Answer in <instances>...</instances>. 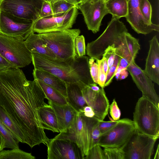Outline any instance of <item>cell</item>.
Wrapping results in <instances>:
<instances>
[{"label": "cell", "instance_id": "1", "mask_svg": "<svg viewBox=\"0 0 159 159\" xmlns=\"http://www.w3.org/2000/svg\"><path fill=\"white\" fill-rule=\"evenodd\" d=\"M47 97L35 80H28L20 68L0 72V106L20 128L26 144L31 148L49 140L38 109L47 104Z\"/></svg>", "mask_w": 159, "mask_h": 159}, {"label": "cell", "instance_id": "2", "mask_svg": "<svg viewBox=\"0 0 159 159\" xmlns=\"http://www.w3.org/2000/svg\"><path fill=\"white\" fill-rule=\"evenodd\" d=\"M32 56L34 68L50 72L67 83L80 80L88 85L95 83L90 74L87 56L76 57L73 61H66L36 53H32Z\"/></svg>", "mask_w": 159, "mask_h": 159}, {"label": "cell", "instance_id": "3", "mask_svg": "<svg viewBox=\"0 0 159 159\" xmlns=\"http://www.w3.org/2000/svg\"><path fill=\"white\" fill-rule=\"evenodd\" d=\"M80 33V29H75L38 34L54 54L57 59L69 61L74 60L76 57L75 41Z\"/></svg>", "mask_w": 159, "mask_h": 159}, {"label": "cell", "instance_id": "4", "mask_svg": "<svg viewBox=\"0 0 159 159\" xmlns=\"http://www.w3.org/2000/svg\"><path fill=\"white\" fill-rule=\"evenodd\" d=\"M127 32L125 25L119 19L112 17L103 33L96 40L87 43V54L95 60L100 59L108 47L114 45L116 48L118 47Z\"/></svg>", "mask_w": 159, "mask_h": 159}, {"label": "cell", "instance_id": "5", "mask_svg": "<svg viewBox=\"0 0 159 159\" xmlns=\"http://www.w3.org/2000/svg\"><path fill=\"white\" fill-rule=\"evenodd\" d=\"M136 130L140 133L158 139L159 136V108L146 98L139 99L134 112Z\"/></svg>", "mask_w": 159, "mask_h": 159}, {"label": "cell", "instance_id": "6", "mask_svg": "<svg viewBox=\"0 0 159 159\" xmlns=\"http://www.w3.org/2000/svg\"><path fill=\"white\" fill-rule=\"evenodd\" d=\"M0 54L16 68L25 67L32 62V53L24 41L1 33Z\"/></svg>", "mask_w": 159, "mask_h": 159}, {"label": "cell", "instance_id": "7", "mask_svg": "<svg viewBox=\"0 0 159 159\" xmlns=\"http://www.w3.org/2000/svg\"><path fill=\"white\" fill-rule=\"evenodd\" d=\"M45 0H0V10L16 17L35 21L39 18Z\"/></svg>", "mask_w": 159, "mask_h": 159}, {"label": "cell", "instance_id": "8", "mask_svg": "<svg viewBox=\"0 0 159 159\" xmlns=\"http://www.w3.org/2000/svg\"><path fill=\"white\" fill-rule=\"evenodd\" d=\"M135 130L133 120L119 119L111 129L101 136L98 144L104 148H124Z\"/></svg>", "mask_w": 159, "mask_h": 159}, {"label": "cell", "instance_id": "9", "mask_svg": "<svg viewBox=\"0 0 159 159\" xmlns=\"http://www.w3.org/2000/svg\"><path fill=\"white\" fill-rule=\"evenodd\" d=\"M34 22L0 10V33L8 36L25 41L33 32Z\"/></svg>", "mask_w": 159, "mask_h": 159}, {"label": "cell", "instance_id": "10", "mask_svg": "<svg viewBox=\"0 0 159 159\" xmlns=\"http://www.w3.org/2000/svg\"><path fill=\"white\" fill-rule=\"evenodd\" d=\"M157 139L135 129L123 148L125 159H150Z\"/></svg>", "mask_w": 159, "mask_h": 159}, {"label": "cell", "instance_id": "11", "mask_svg": "<svg viewBox=\"0 0 159 159\" xmlns=\"http://www.w3.org/2000/svg\"><path fill=\"white\" fill-rule=\"evenodd\" d=\"M78 9L77 7H75L61 16L49 18H38L34 23L33 32L40 34L70 29L79 13Z\"/></svg>", "mask_w": 159, "mask_h": 159}, {"label": "cell", "instance_id": "12", "mask_svg": "<svg viewBox=\"0 0 159 159\" xmlns=\"http://www.w3.org/2000/svg\"><path fill=\"white\" fill-rule=\"evenodd\" d=\"M77 7L82 12L88 29L94 34L99 31L102 19L109 13L104 0H87Z\"/></svg>", "mask_w": 159, "mask_h": 159}, {"label": "cell", "instance_id": "13", "mask_svg": "<svg viewBox=\"0 0 159 159\" xmlns=\"http://www.w3.org/2000/svg\"><path fill=\"white\" fill-rule=\"evenodd\" d=\"M48 159H83L81 152L74 142L53 138L47 145Z\"/></svg>", "mask_w": 159, "mask_h": 159}, {"label": "cell", "instance_id": "14", "mask_svg": "<svg viewBox=\"0 0 159 159\" xmlns=\"http://www.w3.org/2000/svg\"><path fill=\"white\" fill-rule=\"evenodd\" d=\"M138 89L142 93V96L146 98L159 108V98L151 80L144 70L135 63L131 62L127 68Z\"/></svg>", "mask_w": 159, "mask_h": 159}, {"label": "cell", "instance_id": "15", "mask_svg": "<svg viewBox=\"0 0 159 159\" xmlns=\"http://www.w3.org/2000/svg\"><path fill=\"white\" fill-rule=\"evenodd\" d=\"M87 132L83 113H78L70 126L65 132H60L54 138L65 139L75 142L80 148L84 158L87 155Z\"/></svg>", "mask_w": 159, "mask_h": 159}, {"label": "cell", "instance_id": "16", "mask_svg": "<svg viewBox=\"0 0 159 159\" xmlns=\"http://www.w3.org/2000/svg\"><path fill=\"white\" fill-rule=\"evenodd\" d=\"M141 0H129L128 13L125 17L132 28L138 34L146 35L153 31L159 32V26L150 24L141 12L139 3Z\"/></svg>", "mask_w": 159, "mask_h": 159}, {"label": "cell", "instance_id": "17", "mask_svg": "<svg viewBox=\"0 0 159 159\" xmlns=\"http://www.w3.org/2000/svg\"><path fill=\"white\" fill-rule=\"evenodd\" d=\"M149 49L144 70L152 81L159 85V43L156 35L149 41Z\"/></svg>", "mask_w": 159, "mask_h": 159}, {"label": "cell", "instance_id": "18", "mask_svg": "<svg viewBox=\"0 0 159 159\" xmlns=\"http://www.w3.org/2000/svg\"><path fill=\"white\" fill-rule=\"evenodd\" d=\"M48 103L56 115L60 132L66 131L71 125L78 113L68 104L60 105L50 101H48Z\"/></svg>", "mask_w": 159, "mask_h": 159}, {"label": "cell", "instance_id": "19", "mask_svg": "<svg viewBox=\"0 0 159 159\" xmlns=\"http://www.w3.org/2000/svg\"><path fill=\"white\" fill-rule=\"evenodd\" d=\"M81 82L66 83L67 103L79 113H83L84 107L88 106L82 93Z\"/></svg>", "mask_w": 159, "mask_h": 159}, {"label": "cell", "instance_id": "20", "mask_svg": "<svg viewBox=\"0 0 159 159\" xmlns=\"http://www.w3.org/2000/svg\"><path fill=\"white\" fill-rule=\"evenodd\" d=\"M32 74L34 79L41 81L57 90L66 98L67 84L66 82L52 74L41 69L34 68Z\"/></svg>", "mask_w": 159, "mask_h": 159}, {"label": "cell", "instance_id": "21", "mask_svg": "<svg viewBox=\"0 0 159 159\" xmlns=\"http://www.w3.org/2000/svg\"><path fill=\"white\" fill-rule=\"evenodd\" d=\"M91 107L94 113V117L99 121H102L108 114L109 103L103 88L97 93L88 104Z\"/></svg>", "mask_w": 159, "mask_h": 159}, {"label": "cell", "instance_id": "22", "mask_svg": "<svg viewBox=\"0 0 159 159\" xmlns=\"http://www.w3.org/2000/svg\"><path fill=\"white\" fill-rule=\"evenodd\" d=\"M24 42L26 47L31 53H36L57 59L55 55L38 34L32 32Z\"/></svg>", "mask_w": 159, "mask_h": 159}, {"label": "cell", "instance_id": "23", "mask_svg": "<svg viewBox=\"0 0 159 159\" xmlns=\"http://www.w3.org/2000/svg\"><path fill=\"white\" fill-rule=\"evenodd\" d=\"M38 113L44 129L60 133L56 115L50 105L47 104L39 108Z\"/></svg>", "mask_w": 159, "mask_h": 159}, {"label": "cell", "instance_id": "24", "mask_svg": "<svg viewBox=\"0 0 159 159\" xmlns=\"http://www.w3.org/2000/svg\"><path fill=\"white\" fill-rule=\"evenodd\" d=\"M0 117L14 139L18 143H26L25 136L21 129L0 106Z\"/></svg>", "mask_w": 159, "mask_h": 159}, {"label": "cell", "instance_id": "25", "mask_svg": "<svg viewBox=\"0 0 159 159\" xmlns=\"http://www.w3.org/2000/svg\"><path fill=\"white\" fill-rule=\"evenodd\" d=\"M121 48L122 54L135 60L140 49L139 39L132 36L128 32H127L122 39Z\"/></svg>", "mask_w": 159, "mask_h": 159}, {"label": "cell", "instance_id": "26", "mask_svg": "<svg viewBox=\"0 0 159 159\" xmlns=\"http://www.w3.org/2000/svg\"><path fill=\"white\" fill-rule=\"evenodd\" d=\"M99 121L94 116L89 118L87 120V139L89 150L98 144L101 136L98 126Z\"/></svg>", "mask_w": 159, "mask_h": 159}, {"label": "cell", "instance_id": "27", "mask_svg": "<svg viewBox=\"0 0 159 159\" xmlns=\"http://www.w3.org/2000/svg\"><path fill=\"white\" fill-rule=\"evenodd\" d=\"M105 6L108 12L120 19L125 17L128 13V1L127 0H108L105 2Z\"/></svg>", "mask_w": 159, "mask_h": 159}, {"label": "cell", "instance_id": "28", "mask_svg": "<svg viewBox=\"0 0 159 159\" xmlns=\"http://www.w3.org/2000/svg\"><path fill=\"white\" fill-rule=\"evenodd\" d=\"M35 80L45 93L48 101H50L56 104L60 105L68 104L66 98L57 90L39 80Z\"/></svg>", "mask_w": 159, "mask_h": 159}, {"label": "cell", "instance_id": "29", "mask_svg": "<svg viewBox=\"0 0 159 159\" xmlns=\"http://www.w3.org/2000/svg\"><path fill=\"white\" fill-rule=\"evenodd\" d=\"M31 153L24 151L19 148L0 151V159H35Z\"/></svg>", "mask_w": 159, "mask_h": 159}, {"label": "cell", "instance_id": "30", "mask_svg": "<svg viewBox=\"0 0 159 159\" xmlns=\"http://www.w3.org/2000/svg\"><path fill=\"white\" fill-rule=\"evenodd\" d=\"M0 132L5 141V148L11 149L19 148V143L13 138L11 133L3 124L0 117Z\"/></svg>", "mask_w": 159, "mask_h": 159}, {"label": "cell", "instance_id": "31", "mask_svg": "<svg viewBox=\"0 0 159 159\" xmlns=\"http://www.w3.org/2000/svg\"><path fill=\"white\" fill-rule=\"evenodd\" d=\"M51 5L53 17L62 16L71 8L76 7L65 0L59 1L51 4Z\"/></svg>", "mask_w": 159, "mask_h": 159}, {"label": "cell", "instance_id": "32", "mask_svg": "<svg viewBox=\"0 0 159 159\" xmlns=\"http://www.w3.org/2000/svg\"><path fill=\"white\" fill-rule=\"evenodd\" d=\"M116 48V54L113 65L109 68L105 82L104 87L108 86L111 82L116 69L118 66L122 54L121 49L120 47Z\"/></svg>", "mask_w": 159, "mask_h": 159}, {"label": "cell", "instance_id": "33", "mask_svg": "<svg viewBox=\"0 0 159 159\" xmlns=\"http://www.w3.org/2000/svg\"><path fill=\"white\" fill-rule=\"evenodd\" d=\"M103 151L106 159H125L123 148H106Z\"/></svg>", "mask_w": 159, "mask_h": 159}, {"label": "cell", "instance_id": "34", "mask_svg": "<svg viewBox=\"0 0 159 159\" xmlns=\"http://www.w3.org/2000/svg\"><path fill=\"white\" fill-rule=\"evenodd\" d=\"M83 159H106L104 152L101 147L97 144L90 149Z\"/></svg>", "mask_w": 159, "mask_h": 159}, {"label": "cell", "instance_id": "35", "mask_svg": "<svg viewBox=\"0 0 159 159\" xmlns=\"http://www.w3.org/2000/svg\"><path fill=\"white\" fill-rule=\"evenodd\" d=\"M139 7L141 14L144 18L150 24H152V8L149 1L148 0H141Z\"/></svg>", "mask_w": 159, "mask_h": 159}, {"label": "cell", "instance_id": "36", "mask_svg": "<svg viewBox=\"0 0 159 159\" xmlns=\"http://www.w3.org/2000/svg\"><path fill=\"white\" fill-rule=\"evenodd\" d=\"M75 49L76 57H81L86 54L85 38L83 35H78L75 39Z\"/></svg>", "mask_w": 159, "mask_h": 159}, {"label": "cell", "instance_id": "37", "mask_svg": "<svg viewBox=\"0 0 159 159\" xmlns=\"http://www.w3.org/2000/svg\"><path fill=\"white\" fill-rule=\"evenodd\" d=\"M116 54V48L115 46L113 45L108 47L102 55V57H105L107 60L109 68L113 64Z\"/></svg>", "mask_w": 159, "mask_h": 159}, {"label": "cell", "instance_id": "38", "mask_svg": "<svg viewBox=\"0 0 159 159\" xmlns=\"http://www.w3.org/2000/svg\"><path fill=\"white\" fill-rule=\"evenodd\" d=\"M89 64L90 74L91 77L96 84L98 81V67L97 61L93 58L90 57L89 59Z\"/></svg>", "mask_w": 159, "mask_h": 159}, {"label": "cell", "instance_id": "39", "mask_svg": "<svg viewBox=\"0 0 159 159\" xmlns=\"http://www.w3.org/2000/svg\"><path fill=\"white\" fill-rule=\"evenodd\" d=\"M117 121H104L103 120L99 121L98 126L101 135L111 129L118 123Z\"/></svg>", "mask_w": 159, "mask_h": 159}, {"label": "cell", "instance_id": "40", "mask_svg": "<svg viewBox=\"0 0 159 159\" xmlns=\"http://www.w3.org/2000/svg\"><path fill=\"white\" fill-rule=\"evenodd\" d=\"M52 17L51 4L45 0L42 4L39 18H49Z\"/></svg>", "mask_w": 159, "mask_h": 159}, {"label": "cell", "instance_id": "41", "mask_svg": "<svg viewBox=\"0 0 159 159\" xmlns=\"http://www.w3.org/2000/svg\"><path fill=\"white\" fill-rule=\"evenodd\" d=\"M109 109L110 115L114 120L117 121L120 119L121 112L115 99L109 105Z\"/></svg>", "mask_w": 159, "mask_h": 159}, {"label": "cell", "instance_id": "42", "mask_svg": "<svg viewBox=\"0 0 159 159\" xmlns=\"http://www.w3.org/2000/svg\"><path fill=\"white\" fill-rule=\"evenodd\" d=\"M97 62L98 67V84L101 88H105L104 84L107 75L103 70L102 59L95 60Z\"/></svg>", "mask_w": 159, "mask_h": 159}, {"label": "cell", "instance_id": "43", "mask_svg": "<svg viewBox=\"0 0 159 159\" xmlns=\"http://www.w3.org/2000/svg\"><path fill=\"white\" fill-rule=\"evenodd\" d=\"M11 68H16L6 60L0 54V72Z\"/></svg>", "mask_w": 159, "mask_h": 159}, {"label": "cell", "instance_id": "44", "mask_svg": "<svg viewBox=\"0 0 159 159\" xmlns=\"http://www.w3.org/2000/svg\"><path fill=\"white\" fill-rule=\"evenodd\" d=\"M83 113L85 116L89 118H92L95 116V113L93 109L88 106H85L84 107Z\"/></svg>", "mask_w": 159, "mask_h": 159}, {"label": "cell", "instance_id": "45", "mask_svg": "<svg viewBox=\"0 0 159 159\" xmlns=\"http://www.w3.org/2000/svg\"><path fill=\"white\" fill-rule=\"evenodd\" d=\"M130 63V62L127 59L124 57H121L118 67L121 70L126 69Z\"/></svg>", "mask_w": 159, "mask_h": 159}, {"label": "cell", "instance_id": "46", "mask_svg": "<svg viewBox=\"0 0 159 159\" xmlns=\"http://www.w3.org/2000/svg\"><path fill=\"white\" fill-rule=\"evenodd\" d=\"M128 71L126 69L122 70L120 73L119 80H122L126 78L128 75Z\"/></svg>", "mask_w": 159, "mask_h": 159}, {"label": "cell", "instance_id": "47", "mask_svg": "<svg viewBox=\"0 0 159 159\" xmlns=\"http://www.w3.org/2000/svg\"><path fill=\"white\" fill-rule=\"evenodd\" d=\"M102 65L103 70L106 75H107L109 69L107 60L106 58L103 57H102Z\"/></svg>", "mask_w": 159, "mask_h": 159}, {"label": "cell", "instance_id": "48", "mask_svg": "<svg viewBox=\"0 0 159 159\" xmlns=\"http://www.w3.org/2000/svg\"><path fill=\"white\" fill-rule=\"evenodd\" d=\"M5 144L4 139L0 132V151L5 148Z\"/></svg>", "mask_w": 159, "mask_h": 159}, {"label": "cell", "instance_id": "49", "mask_svg": "<svg viewBox=\"0 0 159 159\" xmlns=\"http://www.w3.org/2000/svg\"><path fill=\"white\" fill-rule=\"evenodd\" d=\"M89 87L93 91L96 92H99L101 88L97 85L95 83H92L88 85Z\"/></svg>", "mask_w": 159, "mask_h": 159}, {"label": "cell", "instance_id": "50", "mask_svg": "<svg viewBox=\"0 0 159 159\" xmlns=\"http://www.w3.org/2000/svg\"><path fill=\"white\" fill-rule=\"evenodd\" d=\"M67 2L75 5L77 6L80 3V0H65Z\"/></svg>", "mask_w": 159, "mask_h": 159}, {"label": "cell", "instance_id": "51", "mask_svg": "<svg viewBox=\"0 0 159 159\" xmlns=\"http://www.w3.org/2000/svg\"><path fill=\"white\" fill-rule=\"evenodd\" d=\"M159 145H158L157 151L154 156V159H159Z\"/></svg>", "mask_w": 159, "mask_h": 159}, {"label": "cell", "instance_id": "52", "mask_svg": "<svg viewBox=\"0 0 159 159\" xmlns=\"http://www.w3.org/2000/svg\"><path fill=\"white\" fill-rule=\"evenodd\" d=\"M45 1L48 2L50 4H53L54 3L57 1H59L61 0H45Z\"/></svg>", "mask_w": 159, "mask_h": 159}, {"label": "cell", "instance_id": "53", "mask_svg": "<svg viewBox=\"0 0 159 159\" xmlns=\"http://www.w3.org/2000/svg\"><path fill=\"white\" fill-rule=\"evenodd\" d=\"M87 0H80V3H83Z\"/></svg>", "mask_w": 159, "mask_h": 159}, {"label": "cell", "instance_id": "54", "mask_svg": "<svg viewBox=\"0 0 159 159\" xmlns=\"http://www.w3.org/2000/svg\"><path fill=\"white\" fill-rule=\"evenodd\" d=\"M108 0H104V1L106 2V1H107Z\"/></svg>", "mask_w": 159, "mask_h": 159}, {"label": "cell", "instance_id": "55", "mask_svg": "<svg viewBox=\"0 0 159 159\" xmlns=\"http://www.w3.org/2000/svg\"><path fill=\"white\" fill-rule=\"evenodd\" d=\"M127 0L128 1L129 0Z\"/></svg>", "mask_w": 159, "mask_h": 159}]
</instances>
